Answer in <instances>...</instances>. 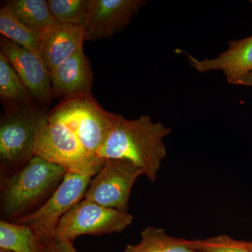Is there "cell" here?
<instances>
[{"mask_svg": "<svg viewBox=\"0 0 252 252\" xmlns=\"http://www.w3.org/2000/svg\"><path fill=\"white\" fill-rule=\"evenodd\" d=\"M83 28L77 25L55 22L41 32L36 54L50 72L83 49Z\"/></svg>", "mask_w": 252, "mask_h": 252, "instance_id": "obj_11", "label": "cell"}, {"mask_svg": "<svg viewBox=\"0 0 252 252\" xmlns=\"http://www.w3.org/2000/svg\"><path fill=\"white\" fill-rule=\"evenodd\" d=\"M67 170L34 156L1 182V211L6 220L29 210L62 182Z\"/></svg>", "mask_w": 252, "mask_h": 252, "instance_id": "obj_2", "label": "cell"}, {"mask_svg": "<svg viewBox=\"0 0 252 252\" xmlns=\"http://www.w3.org/2000/svg\"><path fill=\"white\" fill-rule=\"evenodd\" d=\"M34 252H50L49 247L44 239L37 237V241H36Z\"/></svg>", "mask_w": 252, "mask_h": 252, "instance_id": "obj_23", "label": "cell"}, {"mask_svg": "<svg viewBox=\"0 0 252 252\" xmlns=\"http://www.w3.org/2000/svg\"><path fill=\"white\" fill-rule=\"evenodd\" d=\"M0 32L9 40L36 54L40 34L20 22L6 4L0 9Z\"/></svg>", "mask_w": 252, "mask_h": 252, "instance_id": "obj_17", "label": "cell"}, {"mask_svg": "<svg viewBox=\"0 0 252 252\" xmlns=\"http://www.w3.org/2000/svg\"><path fill=\"white\" fill-rule=\"evenodd\" d=\"M51 74L56 95L65 99L92 95L93 72L84 50L61 63Z\"/></svg>", "mask_w": 252, "mask_h": 252, "instance_id": "obj_13", "label": "cell"}, {"mask_svg": "<svg viewBox=\"0 0 252 252\" xmlns=\"http://www.w3.org/2000/svg\"><path fill=\"white\" fill-rule=\"evenodd\" d=\"M34 156L63 167L67 172L92 177L104 162L91 157L72 127L51 114L36 137Z\"/></svg>", "mask_w": 252, "mask_h": 252, "instance_id": "obj_3", "label": "cell"}, {"mask_svg": "<svg viewBox=\"0 0 252 252\" xmlns=\"http://www.w3.org/2000/svg\"><path fill=\"white\" fill-rule=\"evenodd\" d=\"M37 236L31 227L0 221V249L12 252H34Z\"/></svg>", "mask_w": 252, "mask_h": 252, "instance_id": "obj_18", "label": "cell"}, {"mask_svg": "<svg viewBox=\"0 0 252 252\" xmlns=\"http://www.w3.org/2000/svg\"><path fill=\"white\" fill-rule=\"evenodd\" d=\"M190 65L200 72L221 71L228 83L234 84L252 71V35L231 41L228 49L213 59L198 61L189 55Z\"/></svg>", "mask_w": 252, "mask_h": 252, "instance_id": "obj_12", "label": "cell"}, {"mask_svg": "<svg viewBox=\"0 0 252 252\" xmlns=\"http://www.w3.org/2000/svg\"><path fill=\"white\" fill-rule=\"evenodd\" d=\"M0 95L14 107H31L34 98L11 63L0 54Z\"/></svg>", "mask_w": 252, "mask_h": 252, "instance_id": "obj_16", "label": "cell"}, {"mask_svg": "<svg viewBox=\"0 0 252 252\" xmlns=\"http://www.w3.org/2000/svg\"><path fill=\"white\" fill-rule=\"evenodd\" d=\"M137 245H128L122 252H200L189 248L185 239L167 234L158 227L148 226L140 233Z\"/></svg>", "mask_w": 252, "mask_h": 252, "instance_id": "obj_14", "label": "cell"}, {"mask_svg": "<svg viewBox=\"0 0 252 252\" xmlns=\"http://www.w3.org/2000/svg\"><path fill=\"white\" fill-rule=\"evenodd\" d=\"M49 247L50 252H77L73 247L72 242L54 237L44 239Z\"/></svg>", "mask_w": 252, "mask_h": 252, "instance_id": "obj_21", "label": "cell"}, {"mask_svg": "<svg viewBox=\"0 0 252 252\" xmlns=\"http://www.w3.org/2000/svg\"><path fill=\"white\" fill-rule=\"evenodd\" d=\"M51 114L67 123L87 154L99 159L97 154L110 132L115 114L104 110L89 95L65 99Z\"/></svg>", "mask_w": 252, "mask_h": 252, "instance_id": "obj_5", "label": "cell"}, {"mask_svg": "<svg viewBox=\"0 0 252 252\" xmlns=\"http://www.w3.org/2000/svg\"><path fill=\"white\" fill-rule=\"evenodd\" d=\"M249 246H250V249L252 250V241L248 242Z\"/></svg>", "mask_w": 252, "mask_h": 252, "instance_id": "obj_24", "label": "cell"}, {"mask_svg": "<svg viewBox=\"0 0 252 252\" xmlns=\"http://www.w3.org/2000/svg\"><path fill=\"white\" fill-rule=\"evenodd\" d=\"M132 220L133 217L127 212L103 207L84 198L61 218L52 237L72 243L80 235L120 233L132 224Z\"/></svg>", "mask_w": 252, "mask_h": 252, "instance_id": "obj_6", "label": "cell"}, {"mask_svg": "<svg viewBox=\"0 0 252 252\" xmlns=\"http://www.w3.org/2000/svg\"><path fill=\"white\" fill-rule=\"evenodd\" d=\"M55 21L84 26L89 14L91 0H48Z\"/></svg>", "mask_w": 252, "mask_h": 252, "instance_id": "obj_19", "label": "cell"}, {"mask_svg": "<svg viewBox=\"0 0 252 252\" xmlns=\"http://www.w3.org/2000/svg\"><path fill=\"white\" fill-rule=\"evenodd\" d=\"M92 177L67 172L49 200L36 211L18 217L15 223L31 227L36 236L51 238L60 220L84 198Z\"/></svg>", "mask_w": 252, "mask_h": 252, "instance_id": "obj_7", "label": "cell"}, {"mask_svg": "<svg viewBox=\"0 0 252 252\" xmlns=\"http://www.w3.org/2000/svg\"><path fill=\"white\" fill-rule=\"evenodd\" d=\"M142 175V170L128 160L107 159L91 180L84 199L108 208L127 212L131 190Z\"/></svg>", "mask_w": 252, "mask_h": 252, "instance_id": "obj_8", "label": "cell"}, {"mask_svg": "<svg viewBox=\"0 0 252 252\" xmlns=\"http://www.w3.org/2000/svg\"><path fill=\"white\" fill-rule=\"evenodd\" d=\"M146 1L142 0H91L82 26L84 40L109 39L130 23Z\"/></svg>", "mask_w": 252, "mask_h": 252, "instance_id": "obj_9", "label": "cell"}, {"mask_svg": "<svg viewBox=\"0 0 252 252\" xmlns=\"http://www.w3.org/2000/svg\"><path fill=\"white\" fill-rule=\"evenodd\" d=\"M6 5L20 22L39 34L56 22L45 0H11Z\"/></svg>", "mask_w": 252, "mask_h": 252, "instance_id": "obj_15", "label": "cell"}, {"mask_svg": "<svg viewBox=\"0 0 252 252\" xmlns=\"http://www.w3.org/2000/svg\"><path fill=\"white\" fill-rule=\"evenodd\" d=\"M251 2H252V1H251Z\"/></svg>", "mask_w": 252, "mask_h": 252, "instance_id": "obj_25", "label": "cell"}, {"mask_svg": "<svg viewBox=\"0 0 252 252\" xmlns=\"http://www.w3.org/2000/svg\"><path fill=\"white\" fill-rule=\"evenodd\" d=\"M187 244L192 250L200 252H252L248 242L236 240L228 235L187 240Z\"/></svg>", "mask_w": 252, "mask_h": 252, "instance_id": "obj_20", "label": "cell"}, {"mask_svg": "<svg viewBox=\"0 0 252 252\" xmlns=\"http://www.w3.org/2000/svg\"><path fill=\"white\" fill-rule=\"evenodd\" d=\"M0 54L11 63L34 99L47 102L52 98L51 72L37 54L4 36L0 40Z\"/></svg>", "mask_w": 252, "mask_h": 252, "instance_id": "obj_10", "label": "cell"}, {"mask_svg": "<svg viewBox=\"0 0 252 252\" xmlns=\"http://www.w3.org/2000/svg\"><path fill=\"white\" fill-rule=\"evenodd\" d=\"M172 130L161 122L154 123L148 115L134 120L114 114L112 128L99 149L100 160L122 159L135 164L152 182L167 155L164 139Z\"/></svg>", "mask_w": 252, "mask_h": 252, "instance_id": "obj_1", "label": "cell"}, {"mask_svg": "<svg viewBox=\"0 0 252 252\" xmlns=\"http://www.w3.org/2000/svg\"><path fill=\"white\" fill-rule=\"evenodd\" d=\"M49 114L31 107H14L0 122L1 166L16 170L34 156L36 137Z\"/></svg>", "mask_w": 252, "mask_h": 252, "instance_id": "obj_4", "label": "cell"}, {"mask_svg": "<svg viewBox=\"0 0 252 252\" xmlns=\"http://www.w3.org/2000/svg\"><path fill=\"white\" fill-rule=\"evenodd\" d=\"M234 85H241L245 86H252V71L246 75L243 76V77L239 79Z\"/></svg>", "mask_w": 252, "mask_h": 252, "instance_id": "obj_22", "label": "cell"}]
</instances>
